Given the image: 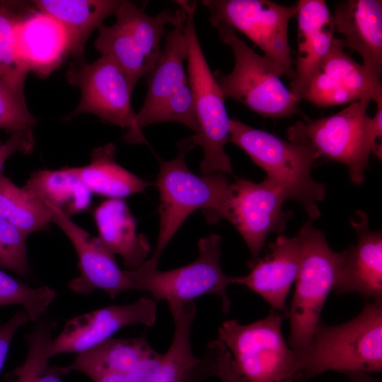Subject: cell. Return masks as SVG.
<instances>
[{
	"mask_svg": "<svg viewBox=\"0 0 382 382\" xmlns=\"http://www.w3.org/2000/svg\"><path fill=\"white\" fill-rule=\"evenodd\" d=\"M294 351V382L331 370L381 372L382 304L367 301L358 316L339 325L320 322L309 345Z\"/></svg>",
	"mask_w": 382,
	"mask_h": 382,
	"instance_id": "cell-1",
	"label": "cell"
},
{
	"mask_svg": "<svg viewBox=\"0 0 382 382\" xmlns=\"http://www.w3.org/2000/svg\"><path fill=\"white\" fill-rule=\"evenodd\" d=\"M178 154L170 161L160 160L156 185L160 195V228L151 259L158 262L166 247L187 216L200 210L209 224L229 220L231 187L224 173L198 176L185 163L192 148L186 139L178 144Z\"/></svg>",
	"mask_w": 382,
	"mask_h": 382,
	"instance_id": "cell-2",
	"label": "cell"
},
{
	"mask_svg": "<svg viewBox=\"0 0 382 382\" xmlns=\"http://www.w3.org/2000/svg\"><path fill=\"white\" fill-rule=\"evenodd\" d=\"M229 142L241 148L289 200L299 202L311 219L320 216L318 204L325 185L316 182L311 168L318 159L309 146L292 143L268 132L252 127L233 117Z\"/></svg>",
	"mask_w": 382,
	"mask_h": 382,
	"instance_id": "cell-3",
	"label": "cell"
},
{
	"mask_svg": "<svg viewBox=\"0 0 382 382\" xmlns=\"http://www.w3.org/2000/svg\"><path fill=\"white\" fill-rule=\"evenodd\" d=\"M175 11L177 21L166 37L157 63L147 75V93L137 113L134 130L122 137L127 144L144 142L142 129L156 123L175 122L190 129L197 125L194 97L185 66L186 12L181 7Z\"/></svg>",
	"mask_w": 382,
	"mask_h": 382,
	"instance_id": "cell-4",
	"label": "cell"
},
{
	"mask_svg": "<svg viewBox=\"0 0 382 382\" xmlns=\"http://www.w3.org/2000/svg\"><path fill=\"white\" fill-rule=\"evenodd\" d=\"M178 2L186 12L187 75L199 125L198 132L186 139L192 148L199 146L203 149L200 164L203 175L215 173L232 174L231 160L224 149L229 142L231 118L222 91L207 64L197 35L194 21L197 3Z\"/></svg>",
	"mask_w": 382,
	"mask_h": 382,
	"instance_id": "cell-5",
	"label": "cell"
},
{
	"mask_svg": "<svg viewBox=\"0 0 382 382\" xmlns=\"http://www.w3.org/2000/svg\"><path fill=\"white\" fill-rule=\"evenodd\" d=\"M221 236L210 234L199 241L198 257L190 264L161 271L158 262L151 258L125 272L134 289L149 292L156 302L185 303L201 296L216 294L221 298L223 312L227 313L231 308L227 288L233 284V277L221 269Z\"/></svg>",
	"mask_w": 382,
	"mask_h": 382,
	"instance_id": "cell-6",
	"label": "cell"
},
{
	"mask_svg": "<svg viewBox=\"0 0 382 382\" xmlns=\"http://www.w3.org/2000/svg\"><path fill=\"white\" fill-rule=\"evenodd\" d=\"M301 259L291 306L287 311L290 333L286 342L294 350L306 347L318 325L324 303L337 279L341 252L328 244L323 232L308 221L297 235Z\"/></svg>",
	"mask_w": 382,
	"mask_h": 382,
	"instance_id": "cell-7",
	"label": "cell"
},
{
	"mask_svg": "<svg viewBox=\"0 0 382 382\" xmlns=\"http://www.w3.org/2000/svg\"><path fill=\"white\" fill-rule=\"evenodd\" d=\"M222 42L234 56V66L228 74L214 76L225 99L236 100L263 117H290L299 111L298 100L280 80L274 64L226 27L216 28Z\"/></svg>",
	"mask_w": 382,
	"mask_h": 382,
	"instance_id": "cell-8",
	"label": "cell"
},
{
	"mask_svg": "<svg viewBox=\"0 0 382 382\" xmlns=\"http://www.w3.org/2000/svg\"><path fill=\"white\" fill-rule=\"evenodd\" d=\"M284 316L272 311L247 325L229 320L219 328V340L247 382H294L296 352L283 337Z\"/></svg>",
	"mask_w": 382,
	"mask_h": 382,
	"instance_id": "cell-9",
	"label": "cell"
},
{
	"mask_svg": "<svg viewBox=\"0 0 382 382\" xmlns=\"http://www.w3.org/2000/svg\"><path fill=\"white\" fill-rule=\"evenodd\" d=\"M371 101L370 98H364L328 117L298 121L288 127V139L311 147L318 158L323 157L345 165L350 180L361 185L371 153V117L367 114Z\"/></svg>",
	"mask_w": 382,
	"mask_h": 382,
	"instance_id": "cell-10",
	"label": "cell"
},
{
	"mask_svg": "<svg viewBox=\"0 0 382 382\" xmlns=\"http://www.w3.org/2000/svg\"><path fill=\"white\" fill-rule=\"evenodd\" d=\"M114 14V24L98 27L95 47L102 56L108 57L123 70L133 92L138 81L148 75L157 63L166 25L176 22L177 13L166 9L149 16L144 8L122 1Z\"/></svg>",
	"mask_w": 382,
	"mask_h": 382,
	"instance_id": "cell-11",
	"label": "cell"
},
{
	"mask_svg": "<svg viewBox=\"0 0 382 382\" xmlns=\"http://www.w3.org/2000/svg\"><path fill=\"white\" fill-rule=\"evenodd\" d=\"M202 4L214 27L243 33L262 50L281 76L294 79L288 26L296 16V4L288 6L268 0H204Z\"/></svg>",
	"mask_w": 382,
	"mask_h": 382,
	"instance_id": "cell-12",
	"label": "cell"
},
{
	"mask_svg": "<svg viewBox=\"0 0 382 382\" xmlns=\"http://www.w3.org/2000/svg\"><path fill=\"white\" fill-rule=\"evenodd\" d=\"M66 76L68 82L81 93L78 106L67 120L88 112L127 129L126 134L134 130L137 113L130 102L132 91L126 74L112 59L101 56L91 64L76 62Z\"/></svg>",
	"mask_w": 382,
	"mask_h": 382,
	"instance_id": "cell-13",
	"label": "cell"
},
{
	"mask_svg": "<svg viewBox=\"0 0 382 382\" xmlns=\"http://www.w3.org/2000/svg\"><path fill=\"white\" fill-rule=\"evenodd\" d=\"M230 187L228 221L241 235L252 256L249 262H253L260 257L267 236L286 228L290 213L283 210V204L287 199L267 178L259 183L238 178Z\"/></svg>",
	"mask_w": 382,
	"mask_h": 382,
	"instance_id": "cell-14",
	"label": "cell"
},
{
	"mask_svg": "<svg viewBox=\"0 0 382 382\" xmlns=\"http://www.w3.org/2000/svg\"><path fill=\"white\" fill-rule=\"evenodd\" d=\"M162 357L144 336L111 337L79 353L70 365L56 370L59 374L79 371L93 382H149Z\"/></svg>",
	"mask_w": 382,
	"mask_h": 382,
	"instance_id": "cell-15",
	"label": "cell"
},
{
	"mask_svg": "<svg viewBox=\"0 0 382 382\" xmlns=\"http://www.w3.org/2000/svg\"><path fill=\"white\" fill-rule=\"evenodd\" d=\"M380 77L345 53L340 38L335 37L303 99L319 108L352 103L364 98L377 103L382 100Z\"/></svg>",
	"mask_w": 382,
	"mask_h": 382,
	"instance_id": "cell-16",
	"label": "cell"
},
{
	"mask_svg": "<svg viewBox=\"0 0 382 382\" xmlns=\"http://www.w3.org/2000/svg\"><path fill=\"white\" fill-rule=\"evenodd\" d=\"M156 311V302L152 298L143 296L132 303L110 305L74 317L52 340L45 356L50 359L64 353L79 354L106 341L128 325L153 326Z\"/></svg>",
	"mask_w": 382,
	"mask_h": 382,
	"instance_id": "cell-17",
	"label": "cell"
},
{
	"mask_svg": "<svg viewBox=\"0 0 382 382\" xmlns=\"http://www.w3.org/2000/svg\"><path fill=\"white\" fill-rule=\"evenodd\" d=\"M52 221L66 235L79 258L80 274L69 282V288L80 294L87 295L96 289H102L115 298L119 294L134 289L125 270L117 265L114 254L98 236H93L52 207Z\"/></svg>",
	"mask_w": 382,
	"mask_h": 382,
	"instance_id": "cell-18",
	"label": "cell"
},
{
	"mask_svg": "<svg viewBox=\"0 0 382 382\" xmlns=\"http://www.w3.org/2000/svg\"><path fill=\"white\" fill-rule=\"evenodd\" d=\"M357 242L341 252L334 289L337 294L357 293L382 304V234L369 228L366 214L357 211L350 219Z\"/></svg>",
	"mask_w": 382,
	"mask_h": 382,
	"instance_id": "cell-19",
	"label": "cell"
},
{
	"mask_svg": "<svg viewBox=\"0 0 382 382\" xmlns=\"http://www.w3.org/2000/svg\"><path fill=\"white\" fill-rule=\"evenodd\" d=\"M168 307L175 326L173 340L149 382H202L216 376L217 358L225 345L219 340H213L208 344L204 357H196L190 342L195 303L169 304Z\"/></svg>",
	"mask_w": 382,
	"mask_h": 382,
	"instance_id": "cell-20",
	"label": "cell"
},
{
	"mask_svg": "<svg viewBox=\"0 0 382 382\" xmlns=\"http://www.w3.org/2000/svg\"><path fill=\"white\" fill-rule=\"evenodd\" d=\"M269 252L249 262L250 272L233 277V284H242L261 296L275 311H286V299L296 281L301 259L299 236L280 235L268 245Z\"/></svg>",
	"mask_w": 382,
	"mask_h": 382,
	"instance_id": "cell-21",
	"label": "cell"
},
{
	"mask_svg": "<svg viewBox=\"0 0 382 382\" xmlns=\"http://www.w3.org/2000/svg\"><path fill=\"white\" fill-rule=\"evenodd\" d=\"M298 52L295 75L289 88L296 99H303L308 85L335 38L330 13L323 0H301L296 4Z\"/></svg>",
	"mask_w": 382,
	"mask_h": 382,
	"instance_id": "cell-22",
	"label": "cell"
},
{
	"mask_svg": "<svg viewBox=\"0 0 382 382\" xmlns=\"http://www.w3.org/2000/svg\"><path fill=\"white\" fill-rule=\"evenodd\" d=\"M335 31L343 47L357 52L363 65L381 76L382 71V1L346 0L337 2L332 14Z\"/></svg>",
	"mask_w": 382,
	"mask_h": 382,
	"instance_id": "cell-23",
	"label": "cell"
},
{
	"mask_svg": "<svg viewBox=\"0 0 382 382\" xmlns=\"http://www.w3.org/2000/svg\"><path fill=\"white\" fill-rule=\"evenodd\" d=\"M19 57L29 71L48 76L70 52V40L63 26L40 11L21 14L16 28Z\"/></svg>",
	"mask_w": 382,
	"mask_h": 382,
	"instance_id": "cell-24",
	"label": "cell"
},
{
	"mask_svg": "<svg viewBox=\"0 0 382 382\" xmlns=\"http://www.w3.org/2000/svg\"><path fill=\"white\" fill-rule=\"evenodd\" d=\"M98 238L114 255L122 257L126 270L139 267L151 251L147 238L137 233L136 219L122 199H108L93 211Z\"/></svg>",
	"mask_w": 382,
	"mask_h": 382,
	"instance_id": "cell-25",
	"label": "cell"
},
{
	"mask_svg": "<svg viewBox=\"0 0 382 382\" xmlns=\"http://www.w3.org/2000/svg\"><path fill=\"white\" fill-rule=\"evenodd\" d=\"M122 1L117 0H38V11L58 21L67 32L70 52L76 62L83 61L85 45L91 33L114 14Z\"/></svg>",
	"mask_w": 382,
	"mask_h": 382,
	"instance_id": "cell-26",
	"label": "cell"
},
{
	"mask_svg": "<svg viewBox=\"0 0 382 382\" xmlns=\"http://www.w3.org/2000/svg\"><path fill=\"white\" fill-rule=\"evenodd\" d=\"M23 187L68 217L85 211L91 203L92 192L79 178L76 167L35 171Z\"/></svg>",
	"mask_w": 382,
	"mask_h": 382,
	"instance_id": "cell-27",
	"label": "cell"
},
{
	"mask_svg": "<svg viewBox=\"0 0 382 382\" xmlns=\"http://www.w3.org/2000/svg\"><path fill=\"white\" fill-rule=\"evenodd\" d=\"M117 149L110 143L95 149L88 165L76 167L87 188L110 199H122L144 192L151 184L130 173L115 159Z\"/></svg>",
	"mask_w": 382,
	"mask_h": 382,
	"instance_id": "cell-28",
	"label": "cell"
},
{
	"mask_svg": "<svg viewBox=\"0 0 382 382\" xmlns=\"http://www.w3.org/2000/svg\"><path fill=\"white\" fill-rule=\"evenodd\" d=\"M0 217L28 236L47 229L52 222L45 204L3 173L0 174Z\"/></svg>",
	"mask_w": 382,
	"mask_h": 382,
	"instance_id": "cell-29",
	"label": "cell"
},
{
	"mask_svg": "<svg viewBox=\"0 0 382 382\" xmlns=\"http://www.w3.org/2000/svg\"><path fill=\"white\" fill-rule=\"evenodd\" d=\"M57 294L48 286L30 287L0 268V306L21 305L33 322L45 314Z\"/></svg>",
	"mask_w": 382,
	"mask_h": 382,
	"instance_id": "cell-30",
	"label": "cell"
},
{
	"mask_svg": "<svg viewBox=\"0 0 382 382\" xmlns=\"http://www.w3.org/2000/svg\"><path fill=\"white\" fill-rule=\"evenodd\" d=\"M20 15L0 5V74L12 85L24 88L28 71L17 48L16 28Z\"/></svg>",
	"mask_w": 382,
	"mask_h": 382,
	"instance_id": "cell-31",
	"label": "cell"
},
{
	"mask_svg": "<svg viewBox=\"0 0 382 382\" xmlns=\"http://www.w3.org/2000/svg\"><path fill=\"white\" fill-rule=\"evenodd\" d=\"M36 124L28 110L24 88L12 85L0 74V129L21 132L34 139Z\"/></svg>",
	"mask_w": 382,
	"mask_h": 382,
	"instance_id": "cell-32",
	"label": "cell"
},
{
	"mask_svg": "<svg viewBox=\"0 0 382 382\" xmlns=\"http://www.w3.org/2000/svg\"><path fill=\"white\" fill-rule=\"evenodd\" d=\"M57 327L55 321L44 320L25 335L28 354L22 365L14 371L13 375L17 376L16 382H36L47 369L50 359L46 357L45 353L52 340V332Z\"/></svg>",
	"mask_w": 382,
	"mask_h": 382,
	"instance_id": "cell-33",
	"label": "cell"
},
{
	"mask_svg": "<svg viewBox=\"0 0 382 382\" xmlns=\"http://www.w3.org/2000/svg\"><path fill=\"white\" fill-rule=\"evenodd\" d=\"M28 235L0 217V268L25 277L29 273Z\"/></svg>",
	"mask_w": 382,
	"mask_h": 382,
	"instance_id": "cell-34",
	"label": "cell"
},
{
	"mask_svg": "<svg viewBox=\"0 0 382 382\" xmlns=\"http://www.w3.org/2000/svg\"><path fill=\"white\" fill-rule=\"evenodd\" d=\"M30 320L26 311L22 308L8 320L0 321V372L6 361L11 342L17 330Z\"/></svg>",
	"mask_w": 382,
	"mask_h": 382,
	"instance_id": "cell-35",
	"label": "cell"
},
{
	"mask_svg": "<svg viewBox=\"0 0 382 382\" xmlns=\"http://www.w3.org/2000/svg\"><path fill=\"white\" fill-rule=\"evenodd\" d=\"M35 140L21 132L11 133L10 137L0 144V174L5 162L16 152L30 154L34 147Z\"/></svg>",
	"mask_w": 382,
	"mask_h": 382,
	"instance_id": "cell-36",
	"label": "cell"
},
{
	"mask_svg": "<svg viewBox=\"0 0 382 382\" xmlns=\"http://www.w3.org/2000/svg\"><path fill=\"white\" fill-rule=\"evenodd\" d=\"M216 376L221 382H247L236 370L231 355L226 347L217 358Z\"/></svg>",
	"mask_w": 382,
	"mask_h": 382,
	"instance_id": "cell-37",
	"label": "cell"
},
{
	"mask_svg": "<svg viewBox=\"0 0 382 382\" xmlns=\"http://www.w3.org/2000/svg\"><path fill=\"white\" fill-rule=\"evenodd\" d=\"M376 103V112L369 122V141L371 153L378 159L382 158V100Z\"/></svg>",
	"mask_w": 382,
	"mask_h": 382,
	"instance_id": "cell-38",
	"label": "cell"
},
{
	"mask_svg": "<svg viewBox=\"0 0 382 382\" xmlns=\"http://www.w3.org/2000/svg\"><path fill=\"white\" fill-rule=\"evenodd\" d=\"M351 382H380L378 379L372 377L369 373L361 371H352L345 373Z\"/></svg>",
	"mask_w": 382,
	"mask_h": 382,
	"instance_id": "cell-39",
	"label": "cell"
},
{
	"mask_svg": "<svg viewBox=\"0 0 382 382\" xmlns=\"http://www.w3.org/2000/svg\"><path fill=\"white\" fill-rule=\"evenodd\" d=\"M59 375L56 369H50L49 371L46 369L36 382H62L59 378Z\"/></svg>",
	"mask_w": 382,
	"mask_h": 382,
	"instance_id": "cell-40",
	"label": "cell"
},
{
	"mask_svg": "<svg viewBox=\"0 0 382 382\" xmlns=\"http://www.w3.org/2000/svg\"><path fill=\"white\" fill-rule=\"evenodd\" d=\"M0 144H1V142H0Z\"/></svg>",
	"mask_w": 382,
	"mask_h": 382,
	"instance_id": "cell-41",
	"label": "cell"
}]
</instances>
